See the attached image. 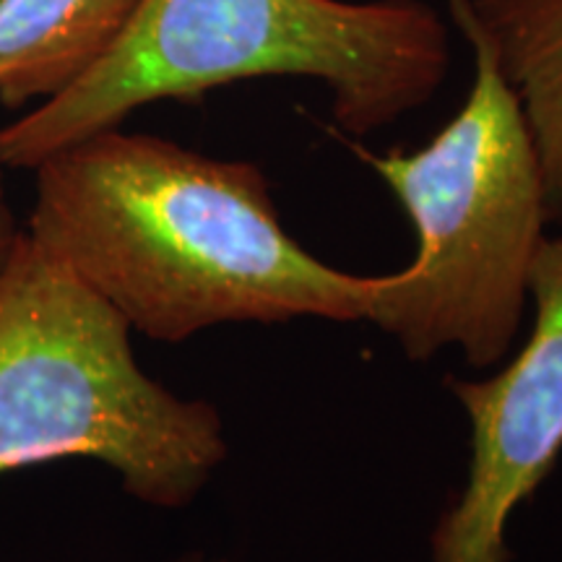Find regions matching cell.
<instances>
[{"instance_id": "obj_8", "label": "cell", "mask_w": 562, "mask_h": 562, "mask_svg": "<svg viewBox=\"0 0 562 562\" xmlns=\"http://www.w3.org/2000/svg\"><path fill=\"white\" fill-rule=\"evenodd\" d=\"M3 172L5 170H0V279H3L5 269H9L13 250H16L21 232H24L16 224V216H13V211H11L9 193H5Z\"/></svg>"}, {"instance_id": "obj_4", "label": "cell", "mask_w": 562, "mask_h": 562, "mask_svg": "<svg viewBox=\"0 0 562 562\" xmlns=\"http://www.w3.org/2000/svg\"><path fill=\"white\" fill-rule=\"evenodd\" d=\"M131 328L26 232L0 279V476L66 459L188 508L227 459L222 414L146 375Z\"/></svg>"}, {"instance_id": "obj_5", "label": "cell", "mask_w": 562, "mask_h": 562, "mask_svg": "<svg viewBox=\"0 0 562 562\" xmlns=\"http://www.w3.org/2000/svg\"><path fill=\"white\" fill-rule=\"evenodd\" d=\"M529 297L537 311L529 341L497 375L448 378L472 425V463L435 524L430 562H510L513 510L562 453V237L539 243Z\"/></svg>"}, {"instance_id": "obj_2", "label": "cell", "mask_w": 562, "mask_h": 562, "mask_svg": "<svg viewBox=\"0 0 562 562\" xmlns=\"http://www.w3.org/2000/svg\"><path fill=\"white\" fill-rule=\"evenodd\" d=\"M448 66V30L422 0H140L87 74L0 125V170H34L146 104L261 76L326 83L339 128L368 136L425 108Z\"/></svg>"}, {"instance_id": "obj_6", "label": "cell", "mask_w": 562, "mask_h": 562, "mask_svg": "<svg viewBox=\"0 0 562 562\" xmlns=\"http://www.w3.org/2000/svg\"><path fill=\"white\" fill-rule=\"evenodd\" d=\"M140 0H0V102L30 110L94 66Z\"/></svg>"}, {"instance_id": "obj_1", "label": "cell", "mask_w": 562, "mask_h": 562, "mask_svg": "<svg viewBox=\"0 0 562 562\" xmlns=\"http://www.w3.org/2000/svg\"><path fill=\"white\" fill-rule=\"evenodd\" d=\"M24 232L146 339L224 323L368 321L381 277L323 263L250 161L110 128L34 167Z\"/></svg>"}, {"instance_id": "obj_9", "label": "cell", "mask_w": 562, "mask_h": 562, "mask_svg": "<svg viewBox=\"0 0 562 562\" xmlns=\"http://www.w3.org/2000/svg\"><path fill=\"white\" fill-rule=\"evenodd\" d=\"M175 562H229V560H222V558H206V554H186V558L175 560Z\"/></svg>"}, {"instance_id": "obj_3", "label": "cell", "mask_w": 562, "mask_h": 562, "mask_svg": "<svg viewBox=\"0 0 562 562\" xmlns=\"http://www.w3.org/2000/svg\"><path fill=\"white\" fill-rule=\"evenodd\" d=\"M453 11L474 47V83L461 110L417 151L349 146L417 232L412 263L381 273L368 321L409 360L459 349L472 368H490L521 328L529 271L550 220L521 102L459 0Z\"/></svg>"}, {"instance_id": "obj_7", "label": "cell", "mask_w": 562, "mask_h": 562, "mask_svg": "<svg viewBox=\"0 0 562 562\" xmlns=\"http://www.w3.org/2000/svg\"><path fill=\"white\" fill-rule=\"evenodd\" d=\"M516 91L544 178L547 220L562 224V0H459Z\"/></svg>"}]
</instances>
